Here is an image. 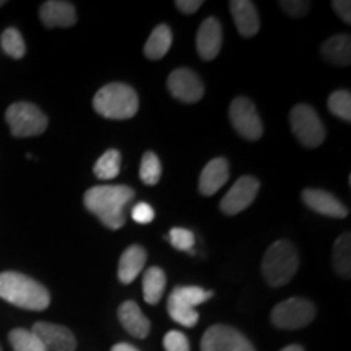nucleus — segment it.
I'll use <instances>...</instances> for the list:
<instances>
[{
    "label": "nucleus",
    "mask_w": 351,
    "mask_h": 351,
    "mask_svg": "<svg viewBox=\"0 0 351 351\" xmlns=\"http://www.w3.org/2000/svg\"><path fill=\"white\" fill-rule=\"evenodd\" d=\"M134 195V189L127 186H95L85 192L83 204L104 226L119 230L125 225L124 208Z\"/></svg>",
    "instance_id": "nucleus-1"
},
{
    "label": "nucleus",
    "mask_w": 351,
    "mask_h": 351,
    "mask_svg": "<svg viewBox=\"0 0 351 351\" xmlns=\"http://www.w3.org/2000/svg\"><path fill=\"white\" fill-rule=\"evenodd\" d=\"M0 298L28 311H44L51 304V295L41 283L19 271L0 274Z\"/></svg>",
    "instance_id": "nucleus-2"
},
{
    "label": "nucleus",
    "mask_w": 351,
    "mask_h": 351,
    "mask_svg": "<svg viewBox=\"0 0 351 351\" xmlns=\"http://www.w3.org/2000/svg\"><path fill=\"white\" fill-rule=\"evenodd\" d=\"M93 108L106 119H130L138 111V96L125 83H109L95 95Z\"/></svg>",
    "instance_id": "nucleus-3"
},
{
    "label": "nucleus",
    "mask_w": 351,
    "mask_h": 351,
    "mask_svg": "<svg viewBox=\"0 0 351 351\" xmlns=\"http://www.w3.org/2000/svg\"><path fill=\"white\" fill-rule=\"evenodd\" d=\"M300 267L296 247L287 239L276 241L267 249L262 258V275L274 288L288 285Z\"/></svg>",
    "instance_id": "nucleus-4"
},
{
    "label": "nucleus",
    "mask_w": 351,
    "mask_h": 351,
    "mask_svg": "<svg viewBox=\"0 0 351 351\" xmlns=\"http://www.w3.org/2000/svg\"><path fill=\"white\" fill-rule=\"evenodd\" d=\"M315 306L306 298H289L278 302L270 314L271 324L282 330H298L315 319Z\"/></svg>",
    "instance_id": "nucleus-5"
},
{
    "label": "nucleus",
    "mask_w": 351,
    "mask_h": 351,
    "mask_svg": "<svg viewBox=\"0 0 351 351\" xmlns=\"http://www.w3.org/2000/svg\"><path fill=\"white\" fill-rule=\"evenodd\" d=\"M7 124L13 137L25 138L41 135L47 129V117L32 103H15L5 112Z\"/></svg>",
    "instance_id": "nucleus-6"
},
{
    "label": "nucleus",
    "mask_w": 351,
    "mask_h": 351,
    "mask_svg": "<svg viewBox=\"0 0 351 351\" xmlns=\"http://www.w3.org/2000/svg\"><path fill=\"white\" fill-rule=\"evenodd\" d=\"M289 125L296 138L307 148H317L326 140V129L315 111L307 104H298L289 112Z\"/></svg>",
    "instance_id": "nucleus-7"
},
{
    "label": "nucleus",
    "mask_w": 351,
    "mask_h": 351,
    "mask_svg": "<svg viewBox=\"0 0 351 351\" xmlns=\"http://www.w3.org/2000/svg\"><path fill=\"white\" fill-rule=\"evenodd\" d=\"M200 351H256L254 345L234 327L212 326L200 341Z\"/></svg>",
    "instance_id": "nucleus-8"
},
{
    "label": "nucleus",
    "mask_w": 351,
    "mask_h": 351,
    "mask_svg": "<svg viewBox=\"0 0 351 351\" xmlns=\"http://www.w3.org/2000/svg\"><path fill=\"white\" fill-rule=\"evenodd\" d=\"M230 119L236 132L245 140H258L263 134V124L251 99L239 96L232 99L230 106Z\"/></svg>",
    "instance_id": "nucleus-9"
},
{
    "label": "nucleus",
    "mask_w": 351,
    "mask_h": 351,
    "mask_svg": "<svg viewBox=\"0 0 351 351\" xmlns=\"http://www.w3.org/2000/svg\"><path fill=\"white\" fill-rule=\"evenodd\" d=\"M258 189H261V184H258L256 178H252V176H243L228 191V194L223 197L219 208H221L223 213L230 215V217L241 213L252 204L254 199L257 197Z\"/></svg>",
    "instance_id": "nucleus-10"
},
{
    "label": "nucleus",
    "mask_w": 351,
    "mask_h": 351,
    "mask_svg": "<svg viewBox=\"0 0 351 351\" xmlns=\"http://www.w3.org/2000/svg\"><path fill=\"white\" fill-rule=\"evenodd\" d=\"M171 95L182 103H197L204 96V83L195 72L189 69H178L168 78Z\"/></svg>",
    "instance_id": "nucleus-11"
},
{
    "label": "nucleus",
    "mask_w": 351,
    "mask_h": 351,
    "mask_svg": "<svg viewBox=\"0 0 351 351\" xmlns=\"http://www.w3.org/2000/svg\"><path fill=\"white\" fill-rule=\"evenodd\" d=\"M47 351H75V335L67 327L49 322H36L32 330Z\"/></svg>",
    "instance_id": "nucleus-12"
},
{
    "label": "nucleus",
    "mask_w": 351,
    "mask_h": 351,
    "mask_svg": "<svg viewBox=\"0 0 351 351\" xmlns=\"http://www.w3.org/2000/svg\"><path fill=\"white\" fill-rule=\"evenodd\" d=\"M223 44V28L215 16L202 21L197 33V51L204 60H212L219 54Z\"/></svg>",
    "instance_id": "nucleus-13"
},
{
    "label": "nucleus",
    "mask_w": 351,
    "mask_h": 351,
    "mask_svg": "<svg viewBox=\"0 0 351 351\" xmlns=\"http://www.w3.org/2000/svg\"><path fill=\"white\" fill-rule=\"evenodd\" d=\"M302 202L314 212L332 218H346L348 208L341 202L332 195L330 192L320 191V189H304L302 192Z\"/></svg>",
    "instance_id": "nucleus-14"
},
{
    "label": "nucleus",
    "mask_w": 351,
    "mask_h": 351,
    "mask_svg": "<svg viewBox=\"0 0 351 351\" xmlns=\"http://www.w3.org/2000/svg\"><path fill=\"white\" fill-rule=\"evenodd\" d=\"M39 16L44 26L47 28H69L77 23L75 7L62 0H49L43 3Z\"/></svg>",
    "instance_id": "nucleus-15"
},
{
    "label": "nucleus",
    "mask_w": 351,
    "mask_h": 351,
    "mask_svg": "<svg viewBox=\"0 0 351 351\" xmlns=\"http://www.w3.org/2000/svg\"><path fill=\"white\" fill-rule=\"evenodd\" d=\"M230 179V165L225 158H215L208 161L199 179V191L202 195H213Z\"/></svg>",
    "instance_id": "nucleus-16"
},
{
    "label": "nucleus",
    "mask_w": 351,
    "mask_h": 351,
    "mask_svg": "<svg viewBox=\"0 0 351 351\" xmlns=\"http://www.w3.org/2000/svg\"><path fill=\"white\" fill-rule=\"evenodd\" d=\"M117 315H119L121 326L125 328L127 332L130 333L135 339H147L148 333H150L152 324L150 320L147 319V315L142 313L140 306L135 301H125L119 306V311H117Z\"/></svg>",
    "instance_id": "nucleus-17"
},
{
    "label": "nucleus",
    "mask_w": 351,
    "mask_h": 351,
    "mask_svg": "<svg viewBox=\"0 0 351 351\" xmlns=\"http://www.w3.org/2000/svg\"><path fill=\"white\" fill-rule=\"evenodd\" d=\"M230 10L241 36H256L258 28H261V20H258L256 5L249 0H232V2H230Z\"/></svg>",
    "instance_id": "nucleus-18"
},
{
    "label": "nucleus",
    "mask_w": 351,
    "mask_h": 351,
    "mask_svg": "<svg viewBox=\"0 0 351 351\" xmlns=\"http://www.w3.org/2000/svg\"><path fill=\"white\" fill-rule=\"evenodd\" d=\"M145 263H147V252L142 245H130L127 247L124 254L121 256L119 269H117V275H119V282L124 285H129L134 282L143 270Z\"/></svg>",
    "instance_id": "nucleus-19"
},
{
    "label": "nucleus",
    "mask_w": 351,
    "mask_h": 351,
    "mask_svg": "<svg viewBox=\"0 0 351 351\" xmlns=\"http://www.w3.org/2000/svg\"><path fill=\"white\" fill-rule=\"evenodd\" d=\"M324 59L335 65H350L351 64V38L348 34H337L327 39L320 47Z\"/></svg>",
    "instance_id": "nucleus-20"
},
{
    "label": "nucleus",
    "mask_w": 351,
    "mask_h": 351,
    "mask_svg": "<svg viewBox=\"0 0 351 351\" xmlns=\"http://www.w3.org/2000/svg\"><path fill=\"white\" fill-rule=\"evenodd\" d=\"M171 44H173V33L168 25H158L150 38L145 43V56L150 60H160L168 54Z\"/></svg>",
    "instance_id": "nucleus-21"
},
{
    "label": "nucleus",
    "mask_w": 351,
    "mask_h": 351,
    "mask_svg": "<svg viewBox=\"0 0 351 351\" xmlns=\"http://www.w3.org/2000/svg\"><path fill=\"white\" fill-rule=\"evenodd\" d=\"M143 300L155 306L163 298L166 288V275L160 267H150L143 275Z\"/></svg>",
    "instance_id": "nucleus-22"
},
{
    "label": "nucleus",
    "mask_w": 351,
    "mask_h": 351,
    "mask_svg": "<svg viewBox=\"0 0 351 351\" xmlns=\"http://www.w3.org/2000/svg\"><path fill=\"white\" fill-rule=\"evenodd\" d=\"M332 261L337 274L350 278L351 275V234L345 232L335 241L332 251Z\"/></svg>",
    "instance_id": "nucleus-23"
},
{
    "label": "nucleus",
    "mask_w": 351,
    "mask_h": 351,
    "mask_svg": "<svg viewBox=\"0 0 351 351\" xmlns=\"http://www.w3.org/2000/svg\"><path fill=\"white\" fill-rule=\"evenodd\" d=\"M121 163H122V156L119 150H108L103 156L96 161L95 165V176L98 179H103V181H111V179L117 178L121 171Z\"/></svg>",
    "instance_id": "nucleus-24"
},
{
    "label": "nucleus",
    "mask_w": 351,
    "mask_h": 351,
    "mask_svg": "<svg viewBox=\"0 0 351 351\" xmlns=\"http://www.w3.org/2000/svg\"><path fill=\"white\" fill-rule=\"evenodd\" d=\"M168 314L176 322L189 328L195 327L197 322H199V313H197L194 307L187 306L186 302L176 300L171 295L168 298Z\"/></svg>",
    "instance_id": "nucleus-25"
},
{
    "label": "nucleus",
    "mask_w": 351,
    "mask_h": 351,
    "mask_svg": "<svg viewBox=\"0 0 351 351\" xmlns=\"http://www.w3.org/2000/svg\"><path fill=\"white\" fill-rule=\"evenodd\" d=\"M8 340L15 351H47L43 341L32 330H25V328H13Z\"/></svg>",
    "instance_id": "nucleus-26"
},
{
    "label": "nucleus",
    "mask_w": 351,
    "mask_h": 351,
    "mask_svg": "<svg viewBox=\"0 0 351 351\" xmlns=\"http://www.w3.org/2000/svg\"><path fill=\"white\" fill-rule=\"evenodd\" d=\"M215 291H204V289L199 287H176L171 293V296L176 298V300L186 302L187 306L194 307L200 306L202 302L208 301L210 298H213Z\"/></svg>",
    "instance_id": "nucleus-27"
},
{
    "label": "nucleus",
    "mask_w": 351,
    "mask_h": 351,
    "mask_svg": "<svg viewBox=\"0 0 351 351\" xmlns=\"http://www.w3.org/2000/svg\"><path fill=\"white\" fill-rule=\"evenodd\" d=\"M2 49L7 56H10L12 59H21L26 52V46L23 41V36L16 28H7L2 33Z\"/></svg>",
    "instance_id": "nucleus-28"
},
{
    "label": "nucleus",
    "mask_w": 351,
    "mask_h": 351,
    "mask_svg": "<svg viewBox=\"0 0 351 351\" xmlns=\"http://www.w3.org/2000/svg\"><path fill=\"white\" fill-rule=\"evenodd\" d=\"M140 179L147 186H155L161 179V163L153 152L145 153L140 166Z\"/></svg>",
    "instance_id": "nucleus-29"
},
{
    "label": "nucleus",
    "mask_w": 351,
    "mask_h": 351,
    "mask_svg": "<svg viewBox=\"0 0 351 351\" xmlns=\"http://www.w3.org/2000/svg\"><path fill=\"white\" fill-rule=\"evenodd\" d=\"M328 111L346 122L351 121V95L346 90H337L328 98Z\"/></svg>",
    "instance_id": "nucleus-30"
},
{
    "label": "nucleus",
    "mask_w": 351,
    "mask_h": 351,
    "mask_svg": "<svg viewBox=\"0 0 351 351\" xmlns=\"http://www.w3.org/2000/svg\"><path fill=\"white\" fill-rule=\"evenodd\" d=\"M168 241L174 249L182 252H189L191 256H194V244H195V236L194 232L186 230V228H173L168 234Z\"/></svg>",
    "instance_id": "nucleus-31"
},
{
    "label": "nucleus",
    "mask_w": 351,
    "mask_h": 351,
    "mask_svg": "<svg viewBox=\"0 0 351 351\" xmlns=\"http://www.w3.org/2000/svg\"><path fill=\"white\" fill-rule=\"evenodd\" d=\"M163 346L166 351H191V343L187 337L179 330H169L165 335Z\"/></svg>",
    "instance_id": "nucleus-32"
},
{
    "label": "nucleus",
    "mask_w": 351,
    "mask_h": 351,
    "mask_svg": "<svg viewBox=\"0 0 351 351\" xmlns=\"http://www.w3.org/2000/svg\"><path fill=\"white\" fill-rule=\"evenodd\" d=\"M132 218H134V221L140 223V225H148L155 218V210L148 204H145V202H140L132 210Z\"/></svg>",
    "instance_id": "nucleus-33"
},
{
    "label": "nucleus",
    "mask_w": 351,
    "mask_h": 351,
    "mask_svg": "<svg viewBox=\"0 0 351 351\" xmlns=\"http://www.w3.org/2000/svg\"><path fill=\"white\" fill-rule=\"evenodd\" d=\"M280 7L291 16H304L309 12L311 3L304 2V0H283V2H280Z\"/></svg>",
    "instance_id": "nucleus-34"
},
{
    "label": "nucleus",
    "mask_w": 351,
    "mask_h": 351,
    "mask_svg": "<svg viewBox=\"0 0 351 351\" xmlns=\"http://www.w3.org/2000/svg\"><path fill=\"white\" fill-rule=\"evenodd\" d=\"M332 7L346 25L351 23V2H348V0H335V2H332Z\"/></svg>",
    "instance_id": "nucleus-35"
},
{
    "label": "nucleus",
    "mask_w": 351,
    "mask_h": 351,
    "mask_svg": "<svg viewBox=\"0 0 351 351\" xmlns=\"http://www.w3.org/2000/svg\"><path fill=\"white\" fill-rule=\"evenodd\" d=\"M176 7H178V10H181L182 13H195L199 8L202 7V2L200 0H178L176 2Z\"/></svg>",
    "instance_id": "nucleus-36"
},
{
    "label": "nucleus",
    "mask_w": 351,
    "mask_h": 351,
    "mask_svg": "<svg viewBox=\"0 0 351 351\" xmlns=\"http://www.w3.org/2000/svg\"><path fill=\"white\" fill-rule=\"evenodd\" d=\"M111 351H140V350L135 348V346L130 343H116L111 348Z\"/></svg>",
    "instance_id": "nucleus-37"
},
{
    "label": "nucleus",
    "mask_w": 351,
    "mask_h": 351,
    "mask_svg": "<svg viewBox=\"0 0 351 351\" xmlns=\"http://www.w3.org/2000/svg\"><path fill=\"white\" fill-rule=\"evenodd\" d=\"M280 351H304V348H302V346H300V345H288Z\"/></svg>",
    "instance_id": "nucleus-38"
},
{
    "label": "nucleus",
    "mask_w": 351,
    "mask_h": 351,
    "mask_svg": "<svg viewBox=\"0 0 351 351\" xmlns=\"http://www.w3.org/2000/svg\"><path fill=\"white\" fill-rule=\"evenodd\" d=\"M3 3H5V2H3V0H0V7H2V5H3Z\"/></svg>",
    "instance_id": "nucleus-39"
},
{
    "label": "nucleus",
    "mask_w": 351,
    "mask_h": 351,
    "mask_svg": "<svg viewBox=\"0 0 351 351\" xmlns=\"http://www.w3.org/2000/svg\"><path fill=\"white\" fill-rule=\"evenodd\" d=\"M0 351H2V346H0Z\"/></svg>",
    "instance_id": "nucleus-40"
}]
</instances>
